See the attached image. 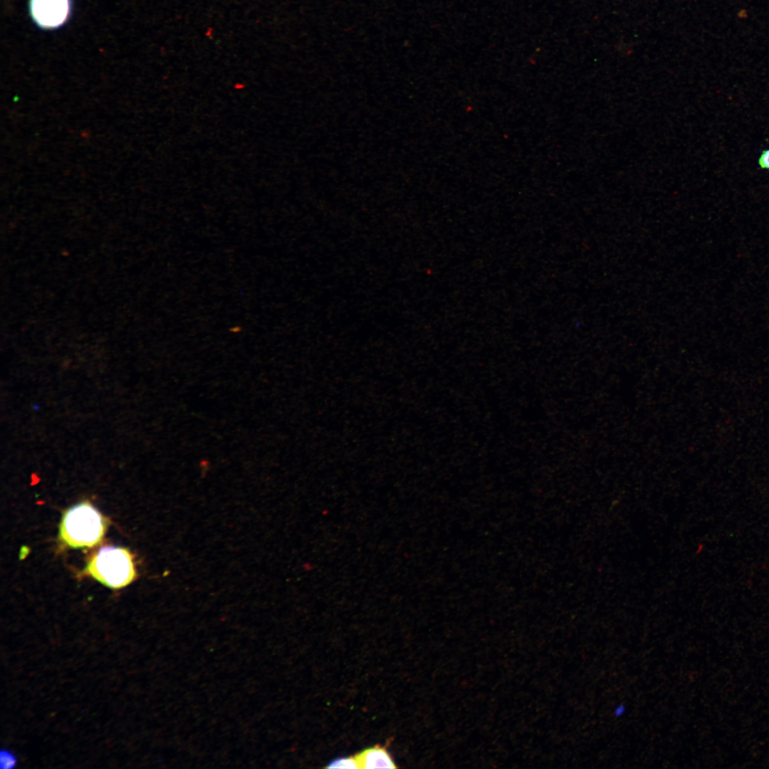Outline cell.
I'll list each match as a JSON object with an SVG mask.
<instances>
[{
  "instance_id": "277c9868",
  "label": "cell",
  "mask_w": 769,
  "mask_h": 769,
  "mask_svg": "<svg viewBox=\"0 0 769 769\" xmlns=\"http://www.w3.org/2000/svg\"><path fill=\"white\" fill-rule=\"evenodd\" d=\"M360 768H395L391 755L386 747L375 746L367 748L355 755Z\"/></svg>"
},
{
  "instance_id": "6da1fadb",
  "label": "cell",
  "mask_w": 769,
  "mask_h": 769,
  "mask_svg": "<svg viewBox=\"0 0 769 769\" xmlns=\"http://www.w3.org/2000/svg\"><path fill=\"white\" fill-rule=\"evenodd\" d=\"M106 529L103 516L90 503H81L66 511L60 525V537L73 548L92 547Z\"/></svg>"
},
{
  "instance_id": "7a4b0ae2",
  "label": "cell",
  "mask_w": 769,
  "mask_h": 769,
  "mask_svg": "<svg viewBox=\"0 0 769 769\" xmlns=\"http://www.w3.org/2000/svg\"><path fill=\"white\" fill-rule=\"evenodd\" d=\"M87 571L97 580L111 588H120L135 577L130 553L126 548L105 547L90 560Z\"/></svg>"
},
{
  "instance_id": "8992f818",
  "label": "cell",
  "mask_w": 769,
  "mask_h": 769,
  "mask_svg": "<svg viewBox=\"0 0 769 769\" xmlns=\"http://www.w3.org/2000/svg\"><path fill=\"white\" fill-rule=\"evenodd\" d=\"M17 764L16 757L9 750H1L0 753V767L1 769H11Z\"/></svg>"
},
{
  "instance_id": "3957f363",
  "label": "cell",
  "mask_w": 769,
  "mask_h": 769,
  "mask_svg": "<svg viewBox=\"0 0 769 769\" xmlns=\"http://www.w3.org/2000/svg\"><path fill=\"white\" fill-rule=\"evenodd\" d=\"M28 7L31 19L39 28L55 29L68 21L71 0H29Z\"/></svg>"
},
{
  "instance_id": "5b68a950",
  "label": "cell",
  "mask_w": 769,
  "mask_h": 769,
  "mask_svg": "<svg viewBox=\"0 0 769 769\" xmlns=\"http://www.w3.org/2000/svg\"><path fill=\"white\" fill-rule=\"evenodd\" d=\"M327 768H360L355 757H344L335 759L329 763Z\"/></svg>"
},
{
  "instance_id": "52a82bcc",
  "label": "cell",
  "mask_w": 769,
  "mask_h": 769,
  "mask_svg": "<svg viewBox=\"0 0 769 769\" xmlns=\"http://www.w3.org/2000/svg\"><path fill=\"white\" fill-rule=\"evenodd\" d=\"M760 167L769 170V149L764 150L758 159Z\"/></svg>"
},
{
  "instance_id": "ba28073f",
  "label": "cell",
  "mask_w": 769,
  "mask_h": 769,
  "mask_svg": "<svg viewBox=\"0 0 769 769\" xmlns=\"http://www.w3.org/2000/svg\"><path fill=\"white\" fill-rule=\"evenodd\" d=\"M624 712H625V707L624 706H622V705H619L617 707H616V708H615V710L614 711V715L617 716H622L623 713H624Z\"/></svg>"
}]
</instances>
